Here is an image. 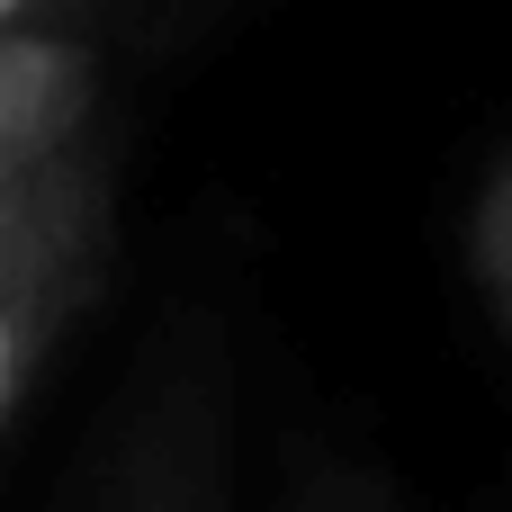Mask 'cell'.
Masks as SVG:
<instances>
[{
	"label": "cell",
	"mask_w": 512,
	"mask_h": 512,
	"mask_svg": "<svg viewBox=\"0 0 512 512\" xmlns=\"http://www.w3.org/2000/svg\"><path fill=\"white\" fill-rule=\"evenodd\" d=\"M117 252V153L108 126L0 180V432L99 297Z\"/></svg>",
	"instance_id": "6da1fadb"
},
{
	"label": "cell",
	"mask_w": 512,
	"mask_h": 512,
	"mask_svg": "<svg viewBox=\"0 0 512 512\" xmlns=\"http://www.w3.org/2000/svg\"><path fill=\"white\" fill-rule=\"evenodd\" d=\"M225 414V342L207 315H180L171 342L135 369L90 512H225Z\"/></svg>",
	"instance_id": "7a4b0ae2"
},
{
	"label": "cell",
	"mask_w": 512,
	"mask_h": 512,
	"mask_svg": "<svg viewBox=\"0 0 512 512\" xmlns=\"http://www.w3.org/2000/svg\"><path fill=\"white\" fill-rule=\"evenodd\" d=\"M108 63L81 27H0V180L99 135Z\"/></svg>",
	"instance_id": "3957f363"
},
{
	"label": "cell",
	"mask_w": 512,
	"mask_h": 512,
	"mask_svg": "<svg viewBox=\"0 0 512 512\" xmlns=\"http://www.w3.org/2000/svg\"><path fill=\"white\" fill-rule=\"evenodd\" d=\"M288 512H405V504L387 495L378 468H360V459H342V450H306V459H297V504Z\"/></svg>",
	"instance_id": "277c9868"
},
{
	"label": "cell",
	"mask_w": 512,
	"mask_h": 512,
	"mask_svg": "<svg viewBox=\"0 0 512 512\" xmlns=\"http://www.w3.org/2000/svg\"><path fill=\"white\" fill-rule=\"evenodd\" d=\"M468 252H477V270H486L495 306L512 315V153H504V171L486 180V198H477V225H468Z\"/></svg>",
	"instance_id": "5b68a950"
},
{
	"label": "cell",
	"mask_w": 512,
	"mask_h": 512,
	"mask_svg": "<svg viewBox=\"0 0 512 512\" xmlns=\"http://www.w3.org/2000/svg\"><path fill=\"white\" fill-rule=\"evenodd\" d=\"M108 0H0V27H90Z\"/></svg>",
	"instance_id": "8992f818"
},
{
	"label": "cell",
	"mask_w": 512,
	"mask_h": 512,
	"mask_svg": "<svg viewBox=\"0 0 512 512\" xmlns=\"http://www.w3.org/2000/svg\"><path fill=\"white\" fill-rule=\"evenodd\" d=\"M504 324H512V315H504Z\"/></svg>",
	"instance_id": "52a82bcc"
}]
</instances>
